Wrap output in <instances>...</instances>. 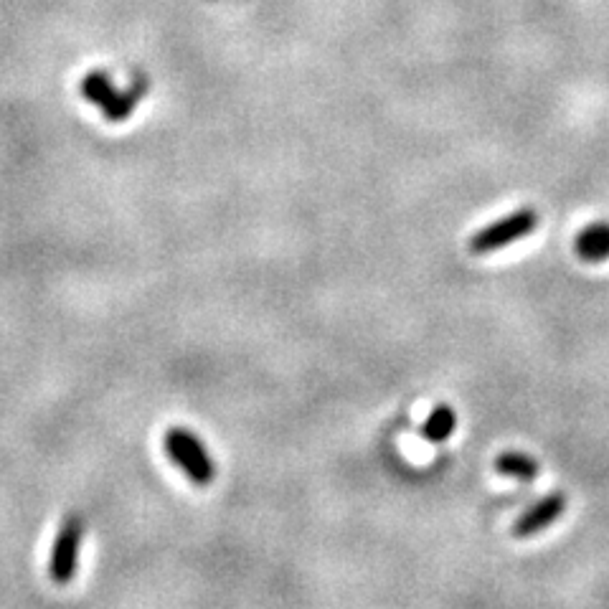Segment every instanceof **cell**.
<instances>
[{"label": "cell", "mask_w": 609, "mask_h": 609, "mask_svg": "<svg viewBox=\"0 0 609 609\" xmlns=\"http://www.w3.org/2000/svg\"><path fill=\"white\" fill-rule=\"evenodd\" d=\"M455 427V409H452L450 404H437L432 409V414L424 419L422 427H419V434H422V439H427L429 445H442V442H447V439L455 434Z\"/></svg>", "instance_id": "6"}, {"label": "cell", "mask_w": 609, "mask_h": 609, "mask_svg": "<svg viewBox=\"0 0 609 609\" xmlns=\"http://www.w3.org/2000/svg\"><path fill=\"white\" fill-rule=\"evenodd\" d=\"M84 536V521L77 516H69L61 526V531L56 533L54 549H51V561H49V574L56 584L72 582L74 571H77V554L79 544H82Z\"/></svg>", "instance_id": "3"}, {"label": "cell", "mask_w": 609, "mask_h": 609, "mask_svg": "<svg viewBox=\"0 0 609 609\" xmlns=\"http://www.w3.org/2000/svg\"><path fill=\"white\" fill-rule=\"evenodd\" d=\"M577 257L587 264H602L609 259V221H597L577 236Z\"/></svg>", "instance_id": "5"}, {"label": "cell", "mask_w": 609, "mask_h": 609, "mask_svg": "<svg viewBox=\"0 0 609 609\" xmlns=\"http://www.w3.org/2000/svg\"><path fill=\"white\" fill-rule=\"evenodd\" d=\"M495 470L505 478H516V480H536L538 478V462L533 457L523 455V452H505L495 460Z\"/></svg>", "instance_id": "7"}, {"label": "cell", "mask_w": 609, "mask_h": 609, "mask_svg": "<svg viewBox=\"0 0 609 609\" xmlns=\"http://www.w3.org/2000/svg\"><path fill=\"white\" fill-rule=\"evenodd\" d=\"M538 226V214L533 209L513 211V214L503 216L495 224L485 226L478 234L470 239V252L472 254H493L498 249H505L508 244L518 242L523 236L533 234Z\"/></svg>", "instance_id": "2"}, {"label": "cell", "mask_w": 609, "mask_h": 609, "mask_svg": "<svg viewBox=\"0 0 609 609\" xmlns=\"http://www.w3.org/2000/svg\"><path fill=\"white\" fill-rule=\"evenodd\" d=\"M145 92V84H135V87L130 89V92H120L115 99H112L110 105L105 107V117L110 122H120L125 120V117H130V112L135 110V105H138L140 94Z\"/></svg>", "instance_id": "9"}, {"label": "cell", "mask_w": 609, "mask_h": 609, "mask_svg": "<svg viewBox=\"0 0 609 609\" xmlns=\"http://www.w3.org/2000/svg\"><path fill=\"white\" fill-rule=\"evenodd\" d=\"M163 445H165V452H168V457H171V460L176 462L183 472H186L193 483L201 485V488H206V485L214 483L216 465L196 434H191L188 429H183V427H173L165 432Z\"/></svg>", "instance_id": "1"}, {"label": "cell", "mask_w": 609, "mask_h": 609, "mask_svg": "<svg viewBox=\"0 0 609 609\" xmlns=\"http://www.w3.org/2000/svg\"><path fill=\"white\" fill-rule=\"evenodd\" d=\"M82 94L92 102V105H97L99 110H105L107 105H110L112 99L117 97V89L115 84H112V77L107 72H92L84 77L82 82Z\"/></svg>", "instance_id": "8"}, {"label": "cell", "mask_w": 609, "mask_h": 609, "mask_svg": "<svg viewBox=\"0 0 609 609\" xmlns=\"http://www.w3.org/2000/svg\"><path fill=\"white\" fill-rule=\"evenodd\" d=\"M566 511V495L564 493H549L546 498L531 505L516 523H513V536L516 538H531L536 533L546 531L551 523L559 521Z\"/></svg>", "instance_id": "4"}]
</instances>
